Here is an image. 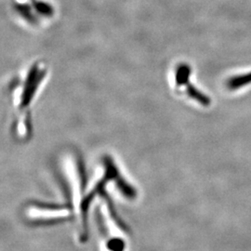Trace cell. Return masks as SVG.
I'll return each mask as SVG.
<instances>
[{
	"instance_id": "4",
	"label": "cell",
	"mask_w": 251,
	"mask_h": 251,
	"mask_svg": "<svg viewBox=\"0 0 251 251\" xmlns=\"http://www.w3.org/2000/svg\"><path fill=\"white\" fill-rule=\"evenodd\" d=\"M106 246L110 251H124L126 249L125 241L120 237H113L108 239Z\"/></svg>"
},
{
	"instance_id": "2",
	"label": "cell",
	"mask_w": 251,
	"mask_h": 251,
	"mask_svg": "<svg viewBox=\"0 0 251 251\" xmlns=\"http://www.w3.org/2000/svg\"><path fill=\"white\" fill-rule=\"evenodd\" d=\"M15 9L17 10L19 14L26 20L28 23H31L33 25L38 24V19L34 13L32 8L28 4H24V3H17L15 4Z\"/></svg>"
},
{
	"instance_id": "1",
	"label": "cell",
	"mask_w": 251,
	"mask_h": 251,
	"mask_svg": "<svg viewBox=\"0 0 251 251\" xmlns=\"http://www.w3.org/2000/svg\"><path fill=\"white\" fill-rule=\"evenodd\" d=\"M46 75L47 68L44 64L36 63L31 67L25 79L20 81L16 87L14 86V120L12 130L20 140L28 139L32 134L30 107Z\"/></svg>"
},
{
	"instance_id": "3",
	"label": "cell",
	"mask_w": 251,
	"mask_h": 251,
	"mask_svg": "<svg viewBox=\"0 0 251 251\" xmlns=\"http://www.w3.org/2000/svg\"><path fill=\"white\" fill-rule=\"evenodd\" d=\"M31 3L33 8L39 15L45 17H50L53 15V8L49 3L41 0H31Z\"/></svg>"
}]
</instances>
